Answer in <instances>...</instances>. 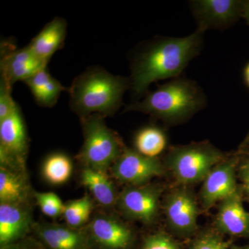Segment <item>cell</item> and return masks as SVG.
I'll use <instances>...</instances> for the list:
<instances>
[{
	"instance_id": "6da1fadb",
	"label": "cell",
	"mask_w": 249,
	"mask_h": 249,
	"mask_svg": "<svg viewBox=\"0 0 249 249\" xmlns=\"http://www.w3.org/2000/svg\"><path fill=\"white\" fill-rule=\"evenodd\" d=\"M204 33L196 29L186 37H157L139 47L130 64V89L134 97H144L155 82L178 78L200 53Z\"/></svg>"
},
{
	"instance_id": "7a4b0ae2",
	"label": "cell",
	"mask_w": 249,
	"mask_h": 249,
	"mask_svg": "<svg viewBox=\"0 0 249 249\" xmlns=\"http://www.w3.org/2000/svg\"><path fill=\"white\" fill-rule=\"evenodd\" d=\"M206 104V95L196 82L178 77L148 91L142 101L127 105L124 112L139 111L165 124H177L186 122Z\"/></svg>"
},
{
	"instance_id": "3957f363",
	"label": "cell",
	"mask_w": 249,
	"mask_h": 249,
	"mask_svg": "<svg viewBox=\"0 0 249 249\" xmlns=\"http://www.w3.org/2000/svg\"><path fill=\"white\" fill-rule=\"evenodd\" d=\"M130 89V79L111 74L101 67H91L77 76L69 89L70 106L80 118L116 114L123 97Z\"/></svg>"
},
{
	"instance_id": "277c9868",
	"label": "cell",
	"mask_w": 249,
	"mask_h": 249,
	"mask_svg": "<svg viewBox=\"0 0 249 249\" xmlns=\"http://www.w3.org/2000/svg\"><path fill=\"white\" fill-rule=\"evenodd\" d=\"M105 119L97 114L80 118L84 142L76 158L83 168L109 174L126 146Z\"/></svg>"
},
{
	"instance_id": "5b68a950",
	"label": "cell",
	"mask_w": 249,
	"mask_h": 249,
	"mask_svg": "<svg viewBox=\"0 0 249 249\" xmlns=\"http://www.w3.org/2000/svg\"><path fill=\"white\" fill-rule=\"evenodd\" d=\"M227 157L209 142L172 147L164 165L180 186H190L204 181L213 167Z\"/></svg>"
},
{
	"instance_id": "8992f818",
	"label": "cell",
	"mask_w": 249,
	"mask_h": 249,
	"mask_svg": "<svg viewBox=\"0 0 249 249\" xmlns=\"http://www.w3.org/2000/svg\"><path fill=\"white\" fill-rule=\"evenodd\" d=\"M91 249H138L140 240L133 227L112 211H97L83 228Z\"/></svg>"
},
{
	"instance_id": "52a82bcc",
	"label": "cell",
	"mask_w": 249,
	"mask_h": 249,
	"mask_svg": "<svg viewBox=\"0 0 249 249\" xmlns=\"http://www.w3.org/2000/svg\"><path fill=\"white\" fill-rule=\"evenodd\" d=\"M163 187L148 183L124 187L119 193L116 209L127 220L151 226L158 219Z\"/></svg>"
},
{
	"instance_id": "ba28073f",
	"label": "cell",
	"mask_w": 249,
	"mask_h": 249,
	"mask_svg": "<svg viewBox=\"0 0 249 249\" xmlns=\"http://www.w3.org/2000/svg\"><path fill=\"white\" fill-rule=\"evenodd\" d=\"M163 209L168 229L181 238H189L197 232L199 209L189 186H181L166 195Z\"/></svg>"
},
{
	"instance_id": "9c48e42d",
	"label": "cell",
	"mask_w": 249,
	"mask_h": 249,
	"mask_svg": "<svg viewBox=\"0 0 249 249\" xmlns=\"http://www.w3.org/2000/svg\"><path fill=\"white\" fill-rule=\"evenodd\" d=\"M109 173L111 178L126 186H141L165 175L166 168L160 159L149 158L126 147Z\"/></svg>"
},
{
	"instance_id": "30bf717a",
	"label": "cell",
	"mask_w": 249,
	"mask_h": 249,
	"mask_svg": "<svg viewBox=\"0 0 249 249\" xmlns=\"http://www.w3.org/2000/svg\"><path fill=\"white\" fill-rule=\"evenodd\" d=\"M240 160V152L227 157L206 175L200 191L201 204L204 210L211 209L214 205L232 196L240 188L236 173Z\"/></svg>"
},
{
	"instance_id": "8fae6325",
	"label": "cell",
	"mask_w": 249,
	"mask_h": 249,
	"mask_svg": "<svg viewBox=\"0 0 249 249\" xmlns=\"http://www.w3.org/2000/svg\"><path fill=\"white\" fill-rule=\"evenodd\" d=\"M245 1L240 0H194L190 1L197 28L223 30L235 24L242 18Z\"/></svg>"
},
{
	"instance_id": "7c38bea8",
	"label": "cell",
	"mask_w": 249,
	"mask_h": 249,
	"mask_svg": "<svg viewBox=\"0 0 249 249\" xmlns=\"http://www.w3.org/2000/svg\"><path fill=\"white\" fill-rule=\"evenodd\" d=\"M34 205L0 202V249L31 235Z\"/></svg>"
},
{
	"instance_id": "4fadbf2b",
	"label": "cell",
	"mask_w": 249,
	"mask_h": 249,
	"mask_svg": "<svg viewBox=\"0 0 249 249\" xmlns=\"http://www.w3.org/2000/svg\"><path fill=\"white\" fill-rule=\"evenodd\" d=\"M31 235L46 249H91L83 229H75L65 223L35 222Z\"/></svg>"
},
{
	"instance_id": "5bb4252c",
	"label": "cell",
	"mask_w": 249,
	"mask_h": 249,
	"mask_svg": "<svg viewBox=\"0 0 249 249\" xmlns=\"http://www.w3.org/2000/svg\"><path fill=\"white\" fill-rule=\"evenodd\" d=\"M1 78L13 85L18 81H25L36 72L47 67V63L37 58L29 46L21 49L1 47Z\"/></svg>"
},
{
	"instance_id": "9a60e30c",
	"label": "cell",
	"mask_w": 249,
	"mask_h": 249,
	"mask_svg": "<svg viewBox=\"0 0 249 249\" xmlns=\"http://www.w3.org/2000/svg\"><path fill=\"white\" fill-rule=\"evenodd\" d=\"M242 187L221 201L216 215L215 230L222 235L249 239V212L243 205Z\"/></svg>"
},
{
	"instance_id": "2e32d148",
	"label": "cell",
	"mask_w": 249,
	"mask_h": 249,
	"mask_svg": "<svg viewBox=\"0 0 249 249\" xmlns=\"http://www.w3.org/2000/svg\"><path fill=\"white\" fill-rule=\"evenodd\" d=\"M0 150L26 164L29 139L19 106L11 115L0 121Z\"/></svg>"
},
{
	"instance_id": "e0dca14e",
	"label": "cell",
	"mask_w": 249,
	"mask_h": 249,
	"mask_svg": "<svg viewBox=\"0 0 249 249\" xmlns=\"http://www.w3.org/2000/svg\"><path fill=\"white\" fill-rule=\"evenodd\" d=\"M79 181L103 209L112 211L116 209L119 193L109 174L81 167Z\"/></svg>"
},
{
	"instance_id": "ac0fdd59",
	"label": "cell",
	"mask_w": 249,
	"mask_h": 249,
	"mask_svg": "<svg viewBox=\"0 0 249 249\" xmlns=\"http://www.w3.org/2000/svg\"><path fill=\"white\" fill-rule=\"evenodd\" d=\"M67 27L65 19L60 17L53 18L28 46L37 58L48 64L52 55L63 47Z\"/></svg>"
},
{
	"instance_id": "d6986e66",
	"label": "cell",
	"mask_w": 249,
	"mask_h": 249,
	"mask_svg": "<svg viewBox=\"0 0 249 249\" xmlns=\"http://www.w3.org/2000/svg\"><path fill=\"white\" fill-rule=\"evenodd\" d=\"M34 193L28 173L0 168V202L34 205Z\"/></svg>"
},
{
	"instance_id": "ffe728a7",
	"label": "cell",
	"mask_w": 249,
	"mask_h": 249,
	"mask_svg": "<svg viewBox=\"0 0 249 249\" xmlns=\"http://www.w3.org/2000/svg\"><path fill=\"white\" fill-rule=\"evenodd\" d=\"M24 83L30 89L36 103L44 107H53L62 91L69 90L52 76L47 67L36 72Z\"/></svg>"
},
{
	"instance_id": "44dd1931",
	"label": "cell",
	"mask_w": 249,
	"mask_h": 249,
	"mask_svg": "<svg viewBox=\"0 0 249 249\" xmlns=\"http://www.w3.org/2000/svg\"><path fill=\"white\" fill-rule=\"evenodd\" d=\"M168 143V135L164 129L157 124H147L134 134L133 149L145 157L159 159L166 150Z\"/></svg>"
},
{
	"instance_id": "7402d4cb",
	"label": "cell",
	"mask_w": 249,
	"mask_h": 249,
	"mask_svg": "<svg viewBox=\"0 0 249 249\" xmlns=\"http://www.w3.org/2000/svg\"><path fill=\"white\" fill-rule=\"evenodd\" d=\"M96 202L89 193L80 199L65 203L62 216L65 224L75 229H83L89 223L93 215Z\"/></svg>"
},
{
	"instance_id": "603a6c76",
	"label": "cell",
	"mask_w": 249,
	"mask_h": 249,
	"mask_svg": "<svg viewBox=\"0 0 249 249\" xmlns=\"http://www.w3.org/2000/svg\"><path fill=\"white\" fill-rule=\"evenodd\" d=\"M73 172L71 159L65 154L57 152L49 155L42 165L44 178L54 186L64 184L68 181Z\"/></svg>"
},
{
	"instance_id": "cb8c5ba5",
	"label": "cell",
	"mask_w": 249,
	"mask_h": 249,
	"mask_svg": "<svg viewBox=\"0 0 249 249\" xmlns=\"http://www.w3.org/2000/svg\"><path fill=\"white\" fill-rule=\"evenodd\" d=\"M232 240H226L216 230L204 231L191 241L188 249H229Z\"/></svg>"
},
{
	"instance_id": "d4e9b609",
	"label": "cell",
	"mask_w": 249,
	"mask_h": 249,
	"mask_svg": "<svg viewBox=\"0 0 249 249\" xmlns=\"http://www.w3.org/2000/svg\"><path fill=\"white\" fill-rule=\"evenodd\" d=\"M181 242L169 234L157 231L147 234L140 240L138 249H183Z\"/></svg>"
},
{
	"instance_id": "484cf974",
	"label": "cell",
	"mask_w": 249,
	"mask_h": 249,
	"mask_svg": "<svg viewBox=\"0 0 249 249\" xmlns=\"http://www.w3.org/2000/svg\"><path fill=\"white\" fill-rule=\"evenodd\" d=\"M34 200L41 212L51 218L60 217L63 212L65 203L53 193H34Z\"/></svg>"
},
{
	"instance_id": "4316f807",
	"label": "cell",
	"mask_w": 249,
	"mask_h": 249,
	"mask_svg": "<svg viewBox=\"0 0 249 249\" xmlns=\"http://www.w3.org/2000/svg\"><path fill=\"white\" fill-rule=\"evenodd\" d=\"M12 88L2 78L0 81V121L11 115L18 107L11 95Z\"/></svg>"
},
{
	"instance_id": "83f0119b",
	"label": "cell",
	"mask_w": 249,
	"mask_h": 249,
	"mask_svg": "<svg viewBox=\"0 0 249 249\" xmlns=\"http://www.w3.org/2000/svg\"><path fill=\"white\" fill-rule=\"evenodd\" d=\"M240 153L241 160L237 168V175L242 182V191L249 198V159L241 152Z\"/></svg>"
},
{
	"instance_id": "f1b7e54d",
	"label": "cell",
	"mask_w": 249,
	"mask_h": 249,
	"mask_svg": "<svg viewBox=\"0 0 249 249\" xmlns=\"http://www.w3.org/2000/svg\"><path fill=\"white\" fill-rule=\"evenodd\" d=\"M1 249H46L42 244L32 235L26 237L16 243Z\"/></svg>"
},
{
	"instance_id": "f546056e",
	"label": "cell",
	"mask_w": 249,
	"mask_h": 249,
	"mask_svg": "<svg viewBox=\"0 0 249 249\" xmlns=\"http://www.w3.org/2000/svg\"><path fill=\"white\" fill-rule=\"evenodd\" d=\"M242 18L245 19L246 22L249 26V1H245V3H244Z\"/></svg>"
},
{
	"instance_id": "4dcf8cb0",
	"label": "cell",
	"mask_w": 249,
	"mask_h": 249,
	"mask_svg": "<svg viewBox=\"0 0 249 249\" xmlns=\"http://www.w3.org/2000/svg\"><path fill=\"white\" fill-rule=\"evenodd\" d=\"M243 78L245 84L249 88V62L246 65L244 68Z\"/></svg>"
},
{
	"instance_id": "1f68e13d",
	"label": "cell",
	"mask_w": 249,
	"mask_h": 249,
	"mask_svg": "<svg viewBox=\"0 0 249 249\" xmlns=\"http://www.w3.org/2000/svg\"><path fill=\"white\" fill-rule=\"evenodd\" d=\"M249 148V132L247 134L243 142H241L240 147L239 149L240 150H245V149Z\"/></svg>"
},
{
	"instance_id": "d6a6232c",
	"label": "cell",
	"mask_w": 249,
	"mask_h": 249,
	"mask_svg": "<svg viewBox=\"0 0 249 249\" xmlns=\"http://www.w3.org/2000/svg\"><path fill=\"white\" fill-rule=\"evenodd\" d=\"M229 249H249V245L238 246L232 244Z\"/></svg>"
},
{
	"instance_id": "836d02e7",
	"label": "cell",
	"mask_w": 249,
	"mask_h": 249,
	"mask_svg": "<svg viewBox=\"0 0 249 249\" xmlns=\"http://www.w3.org/2000/svg\"><path fill=\"white\" fill-rule=\"evenodd\" d=\"M240 152L245 155L246 157H248L249 159V148L245 149V150H240Z\"/></svg>"
}]
</instances>
